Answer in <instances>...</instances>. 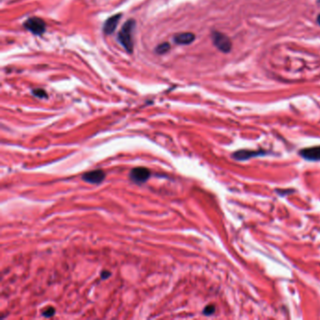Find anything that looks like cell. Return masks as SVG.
I'll return each instance as SVG.
<instances>
[{"label":"cell","mask_w":320,"mask_h":320,"mask_svg":"<svg viewBox=\"0 0 320 320\" xmlns=\"http://www.w3.org/2000/svg\"><path fill=\"white\" fill-rule=\"evenodd\" d=\"M135 27V22L131 19L122 25L121 29H120L118 35H117V40L119 43L121 44L124 49L127 52L132 53L133 49V40H132V31Z\"/></svg>","instance_id":"obj_1"},{"label":"cell","mask_w":320,"mask_h":320,"mask_svg":"<svg viewBox=\"0 0 320 320\" xmlns=\"http://www.w3.org/2000/svg\"><path fill=\"white\" fill-rule=\"evenodd\" d=\"M211 39L214 44L220 51L224 53H228L232 48V42L230 39L225 34L219 31H213L211 34Z\"/></svg>","instance_id":"obj_2"},{"label":"cell","mask_w":320,"mask_h":320,"mask_svg":"<svg viewBox=\"0 0 320 320\" xmlns=\"http://www.w3.org/2000/svg\"><path fill=\"white\" fill-rule=\"evenodd\" d=\"M24 26L28 31H30L35 35H40L46 29L45 23L41 19L37 17H32L26 20L24 24Z\"/></svg>","instance_id":"obj_3"},{"label":"cell","mask_w":320,"mask_h":320,"mask_svg":"<svg viewBox=\"0 0 320 320\" xmlns=\"http://www.w3.org/2000/svg\"><path fill=\"white\" fill-rule=\"evenodd\" d=\"M149 176H150V172H149V170L147 168L145 167L133 168L130 173L131 179L138 184L146 182L148 179Z\"/></svg>","instance_id":"obj_4"},{"label":"cell","mask_w":320,"mask_h":320,"mask_svg":"<svg viewBox=\"0 0 320 320\" xmlns=\"http://www.w3.org/2000/svg\"><path fill=\"white\" fill-rule=\"evenodd\" d=\"M82 179L88 183L91 184H99L105 179V174L102 170H93L84 173L82 176Z\"/></svg>","instance_id":"obj_5"},{"label":"cell","mask_w":320,"mask_h":320,"mask_svg":"<svg viewBox=\"0 0 320 320\" xmlns=\"http://www.w3.org/2000/svg\"><path fill=\"white\" fill-rule=\"evenodd\" d=\"M300 154L305 160L313 161H320V146L304 148L300 151Z\"/></svg>","instance_id":"obj_6"},{"label":"cell","mask_w":320,"mask_h":320,"mask_svg":"<svg viewBox=\"0 0 320 320\" xmlns=\"http://www.w3.org/2000/svg\"><path fill=\"white\" fill-rule=\"evenodd\" d=\"M120 18H121V14H116V15H114L106 20L103 25V32L107 35L112 34L116 30Z\"/></svg>","instance_id":"obj_7"},{"label":"cell","mask_w":320,"mask_h":320,"mask_svg":"<svg viewBox=\"0 0 320 320\" xmlns=\"http://www.w3.org/2000/svg\"><path fill=\"white\" fill-rule=\"evenodd\" d=\"M195 39L194 34L191 32H185V33H179L175 35L174 37V41L176 44H181V45H187L191 43Z\"/></svg>","instance_id":"obj_8"},{"label":"cell","mask_w":320,"mask_h":320,"mask_svg":"<svg viewBox=\"0 0 320 320\" xmlns=\"http://www.w3.org/2000/svg\"><path fill=\"white\" fill-rule=\"evenodd\" d=\"M261 153H264V152L253 151V150H239L233 154V157L236 160L243 161V160H247L251 157H254V156H258Z\"/></svg>","instance_id":"obj_9"},{"label":"cell","mask_w":320,"mask_h":320,"mask_svg":"<svg viewBox=\"0 0 320 320\" xmlns=\"http://www.w3.org/2000/svg\"><path fill=\"white\" fill-rule=\"evenodd\" d=\"M169 50H170V44L167 43V42H166V43L164 42V43H161V44H159L157 47H156L155 52L157 54H159V55H163V54L167 53Z\"/></svg>","instance_id":"obj_10"},{"label":"cell","mask_w":320,"mask_h":320,"mask_svg":"<svg viewBox=\"0 0 320 320\" xmlns=\"http://www.w3.org/2000/svg\"><path fill=\"white\" fill-rule=\"evenodd\" d=\"M33 94H34L35 96L39 97V98H45V97H47L46 92H45L44 90H42V89H35V90H33Z\"/></svg>","instance_id":"obj_11"},{"label":"cell","mask_w":320,"mask_h":320,"mask_svg":"<svg viewBox=\"0 0 320 320\" xmlns=\"http://www.w3.org/2000/svg\"><path fill=\"white\" fill-rule=\"evenodd\" d=\"M214 311H215V307L212 306V305H209V306H207L204 309L203 313H204V315H206V316H210V315L213 314V313H214Z\"/></svg>","instance_id":"obj_12"},{"label":"cell","mask_w":320,"mask_h":320,"mask_svg":"<svg viewBox=\"0 0 320 320\" xmlns=\"http://www.w3.org/2000/svg\"><path fill=\"white\" fill-rule=\"evenodd\" d=\"M43 315H44L46 317H50V316H54V315H55V309L52 308V307H49L47 310H45V312H44Z\"/></svg>","instance_id":"obj_13"},{"label":"cell","mask_w":320,"mask_h":320,"mask_svg":"<svg viewBox=\"0 0 320 320\" xmlns=\"http://www.w3.org/2000/svg\"><path fill=\"white\" fill-rule=\"evenodd\" d=\"M316 22H317V24L320 25V14H319V15L317 16V19H316Z\"/></svg>","instance_id":"obj_14"}]
</instances>
